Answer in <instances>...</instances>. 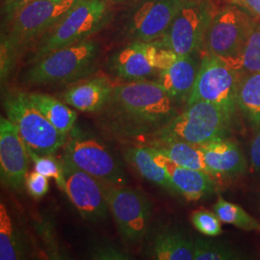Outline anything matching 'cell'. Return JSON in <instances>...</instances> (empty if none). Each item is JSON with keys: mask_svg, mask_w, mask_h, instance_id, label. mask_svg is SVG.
<instances>
[{"mask_svg": "<svg viewBox=\"0 0 260 260\" xmlns=\"http://www.w3.org/2000/svg\"><path fill=\"white\" fill-rule=\"evenodd\" d=\"M195 260H234L240 259V255L229 246L206 239L194 240Z\"/></svg>", "mask_w": 260, "mask_h": 260, "instance_id": "cell-28", "label": "cell"}, {"mask_svg": "<svg viewBox=\"0 0 260 260\" xmlns=\"http://www.w3.org/2000/svg\"><path fill=\"white\" fill-rule=\"evenodd\" d=\"M251 141L250 148V158L251 167L260 173V127Z\"/></svg>", "mask_w": 260, "mask_h": 260, "instance_id": "cell-35", "label": "cell"}, {"mask_svg": "<svg viewBox=\"0 0 260 260\" xmlns=\"http://www.w3.org/2000/svg\"><path fill=\"white\" fill-rule=\"evenodd\" d=\"M112 2H116V3H121V2H124L127 0H111Z\"/></svg>", "mask_w": 260, "mask_h": 260, "instance_id": "cell-36", "label": "cell"}, {"mask_svg": "<svg viewBox=\"0 0 260 260\" xmlns=\"http://www.w3.org/2000/svg\"><path fill=\"white\" fill-rule=\"evenodd\" d=\"M27 150L30 159L34 164L35 171L48 178H53L59 189L65 192L64 173L60 161L55 160L53 156L40 155L29 148H27Z\"/></svg>", "mask_w": 260, "mask_h": 260, "instance_id": "cell-29", "label": "cell"}, {"mask_svg": "<svg viewBox=\"0 0 260 260\" xmlns=\"http://www.w3.org/2000/svg\"><path fill=\"white\" fill-rule=\"evenodd\" d=\"M100 50V44L89 39L57 49L30 64L22 82L43 86L78 81L92 74Z\"/></svg>", "mask_w": 260, "mask_h": 260, "instance_id": "cell-3", "label": "cell"}, {"mask_svg": "<svg viewBox=\"0 0 260 260\" xmlns=\"http://www.w3.org/2000/svg\"><path fill=\"white\" fill-rule=\"evenodd\" d=\"M194 240L174 230L156 233L149 246V255L158 260L194 259Z\"/></svg>", "mask_w": 260, "mask_h": 260, "instance_id": "cell-22", "label": "cell"}, {"mask_svg": "<svg viewBox=\"0 0 260 260\" xmlns=\"http://www.w3.org/2000/svg\"><path fill=\"white\" fill-rule=\"evenodd\" d=\"M221 220L215 212L208 210H197L191 216V222L196 230L206 236H218L222 233Z\"/></svg>", "mask_w": 260, "mask_h": 260, "instance_id": "cell-30", "label": "cell"}, {"mask_svg": "<svg viewBox=\"0 0 260 260\" xmlns=\"http://www.w3.org/2000/svg\"><path fill=\"white\" fill-rule=\"evenodd\" d=\"M29 247L25 234L15 220L7 205H0V259H26Z\"/></svg>", "mask_w": 260, "mask_h": 260, "instance_id": "cell-21", "label": "cell"}, {"mask_svg": "<svg viewBox=\"0 0 260 260\" xmlns=\"http://www.w3.org/2000/svg\"><path fill=\"white\" fill-rule=\"evenodd\" d=\"M114 85L106 76L77 81L61 94L62 101L83 113H98L108 103Z\"/></svg>", "mask_w": 260, "mask_h": 260, "instance_id": "cell-18", "label": "cell"}, {"mask_svg": "<svg viewBox=\"0 0 260 260\" xmlns=\"http://www.w3.org/2000/svg\"><path fill=\"white\" fill-rule=\"evenodd\" d=\"M236 106L254 128L260 127V73L241 75Z\"/></svg>", "mask_w": 260, "mask_h": 260, "instance_id": "cell-25", "label": "cell"}, {"mask_svg": "<svg viewBox=\"0 0 260 260\" xmlns=\"http://www.w3.org/2000/svg\"><path fill=\"white\" fill-rule=\"evenodd\" d=\"M214 1H215V0H214Z\"/></svg>", "mask_w": 260, "mask_h": 260, "instance_id": "cell-37", "label": "cell"}, {"mask_svg": "<svg viewBox=\"0 0 260 260\" xmlns=\"http://www.w3.org/2000/svg\"><path fill=\"white\" fill-rule=\"evenodd\" d=\"M255 20L256 18L233 4L218 8L205 33L202 47L204 54L232 61L241 50Z\"/></svg>", "mask_w": 260, "mask_h": 260, "instance_id": "cell-10", "label": "cell"}, {"mask_svg": "<svg viewBox=\"0 0 260 260\" xmlns=\"http://www.w3.org/2000/svg\"><path fill=\"white\" fill-rule=\"evenodd\" d=\"M109 210L124 242L137 245L149 233L152 205L144 192L126 186L104 185Z\"/></svg>", "mask_w": 260, "mask_h": 260, "instance_id": "cell-9", "label": "cell"}, {"mask_svg": "<svg viewBox=\"0 0 260 260\" xmlns=\"http://www.w3.org/2000/svg\"><path fill=\"white\" fill-rule=\"evenodd\" d=\"M2 102L6 117L17 126L27 148L40 155L52 156L64 147L68 135L47 120L31 102L27 92L6 90Z\"/></svg>", "mask_w": 260, "mask_h": 260, "instance_id": "cell-5", "label": "cell"}, {"mask_svg": "<svg viewBox=\"0 0 260 260\" xmlns=\"http://www.w3.org/2000/svg\"><path fill=\"white\" fill-rule=\"evenodd\" d=\"M240 77L241 74L224 60L205 53L186 106L197 102H208L222 106L233 115Z\"/></svg>", "mask_w": 260, "mask_h": 260, "instance_id": "cell-11", "label": "cell"}, {"mask_svg": "<svg viewBox=\"0 0 260 260\" xmlns=\"http://www.w3.org/2000/svg\"><path fill=\"white\" fill-rule=\"evenodd\" d=\"M63 149L64 156L104 185H127L128 177L121 161L101 140L72 130Z\"/></svg>", "mask_w": 260, "mask_h": 260, "instance_id": "cell-6", "label": "cell"}, {"mask_svg": "<svg viewBox=\"0 0 260 260\" xmlns=\"http://www.w3.org/2000/svg\"><path fill=\"white\" fill-rule=\"evenodd\" d=\"M226 63L241 75L260 73V20H255L238 55Z\"/></svg>", "mask_w": 260, "mask_h": 260, "instance_id": "cell-26", "label": "cell"}, {"mask_svg": "<svg viewBox=\"0 0 260 260\" xmlns=\"http://www.w3.org/2000/svg\"><path fill=\"white\" fill-rule=\"evenodd\" d=\"M80 0H33L1 29L0 77L7 80L19 55L57 24Z\"/></svg>", "mask_w": 260, "mask_h": 260, "instance_id": "cell-2", "label": "cell"}, {"mask_svg": "<svg viewBox=\"0 0 260 260\" xmlns=\"http://www.w3.org/2000/svg\"><path fill=\"white\" fill-rule=\"evenodd\" d=\"M33 0H2L1 1V29L5 28L19 13Z\"/></svg>", "mask_w": 260, "mask_h": 260, "instance_id": "cell-32", "label": "cell"}, {"mask_svg": "<svg viewBox=\"0 0 260 260\" xmlns=\"http://www.w3.org/2000/svg\"><path fill=\"white\" fill-rule=\"evenodd\" d=\"M122 156L130 167L143 178L169 191H174L166 171L158 164L150 146L141 144L125 145L122 149Z\"/></svg>", "mask_w": 260, "mask_h": 260, "instance_id": "cell-20", "label": "cell"}, {"mask_svg": "<svg viewBox=\"0 0 260 260\" xmlns=\"http://www.w3.org/2000/svg\"><path fill=\"white\" fill-rule=\"evenodd\" d=\"M149 146L153 147L178 166L199 170L209 174L199 145L181 140L162 138L151 141Z\"/></svg>", "mask_w": 260, "mask_h": 260, "instance_id": "cell-23", "label": "cell"}, {"mask_svg": "<svg viewBox=\"0 0 260 260\" xmlns=\"http://www.w3.org/2000/svg\"><path fill=\"white\" fill-rule=\"evenodd\" d=\"M98 114L103 132L125 145H149L177 115L176 103L157 81L115 85Z\"/></svg>", "mask_w": 260, "mask_h": 260, "instance_id": "cell-1", "label": "cell"}, {"mask_svg": "<svg viewBox=\"0 0 260 260\" xmlns=\"http://www.w3.org/2000/svg\"><path fill=\"white\" fill-rule=\"evenodd\" d=\"M158 47L157 41H132L112 54L108 63L110 72L125 82L147 80L158 73L155 65Z\"/></svg>", "mask_w": 260, "mask_h": 260, "instance_id": "cell-15", "label": "cell"}, {"mask_svg": "<svg viewBox=\"0 0 260 260\" xmlns=\"http://www.w3.org/2000/svg\"><path fill=\"white\" fill-rule=\"evenodd\" d=\"M28 96L48 121L63 134L68 135L75 128L77 113L64 102L47 93L31 92Z\"/></svg>", "mask_w": 260, "mask_h": 260, "instance_id": "cell-24", "label": "cell"}, {"mask_svg": "<svg viewBox=\"0 0 260 260\" xmlns=\"http://www.w3.org/2000/svg\"><path fill=\"white\" fill-rule=\"evenodd\" d=\"M110 19L105 0H80L40 40L29 57L32 64L57 49L87 40L101 31Z\"/></svg>", "mask_w": 260, "mask_h": 260, "instance_id": "cell-4", "label": "cell"}, {"mask_svg": "<svg viewBox=\"0 0 260 260\" xmlns=\"http://www.w3.org/2000/svg\"><path fill=\"white\" fill-rule=\"evenodd\" d=\"M229 4H233L245 10L252 17L260 19V0H228Z\"/></svg>", "mask_w": 260, "mask_h": 260, "instance_id": "cell-34", "label": "cell"}, {"mask_svg": "<svg viewBox=\"0 0 260 260\" xmlns=\"http://www.w3.org/2000/svg\"><path fill=\"white\" fill-rule=\"evenodd\" d=\"M214 212L223 223H231L243 231H260V223L239 205L219 197L214 205Z\"/></svg>", "mask_w": 260, "mask_h": 260, "instance_id": "cell-27", "label": "cell"}, {"mask_svg": "<svg viewBox=\"0 0 260 260\" xmlns=\"http://www.w3.org/2000/svg\"><path fill=\"white\" fill-rule=\"evenodd\" d=\"M27 147L17 126L6 117L0 119V175L2 184L19 192L25 187L29 168Z\"/></svg>", "mask_w": 260, "mask_h": 260, "instance_id": "cell-14", "label": "cell"}, {"mask_svg": "<svg viewBox=\"0 0 260 260\" xmlns=\"http://www.w3.org/2000/svg\"><path fill=\"white\" fill-rule=\"evenodd\" d=\"M201 62L193 55L178 56L168 69L159 73L160 84L175 103H186L192 93Z\"/></svg>", "mask_w": 260, "mask_h": 260, "instance_id": "cell-19", "label": "cell"}, {"mask_svg": "<svg viewBox=\"0 0 260 260\" xmlns=\"http://www.w3.org/2000/svg\"><path fill=\"white\" fill-rule=\"evenodd\" d=\"M60 163L64 173L66 195L81 217L93 223L106 220L110 210L103 182L76 167L64 155Z\"/></svg>", "mask_w": 260, "mask_h": 260, "instance_id": "cell-12", "label": "cell"}, {"mask_svg": "<svg viewBox=\"0 0 260 260\" xmlns=\"http://www.w3.org/2000/svg\"><path fill=\"white\" fill-rule=\"evenodd\" d=\"M232 117L233 114L218 104L197 102L187 105L153 140L173 138L196 145L205 144L223 137Z\"/></svg>", "mask_w": 260, "mask_h": 260, "instance_id": "cell-8", "label": "cell"}, {"mask_svg": "<svg viewBox=\"0 0 260 260\" xmlns=\"http://www.w3.org/2000/svg\"><path fill=\"white\" fill-rule=\"evenodd\" d=\"M183 0H137L125 15L123 31L132 41L154 42L162 37Z\"/></svg>", "mask_w": 260, "mask_h": 260, "instance_id": "cell-13", "label": "cell"}, {"mask_svg": "<svg viewBox=\"0 0 260 260\" xmlns=\"http://www.w3.org/2000/svg\"><path fill=\"white\" fill-rule=\"evenodd\" d=\"M217 10L214 0H183L159 43L177 56L198 53Z\"/></svg>", "mask_w": 260, "mask_h": 260, "instance_id": "cell-7", "label": "cell"}, {"mask_svg": "<svg viewBox=\"0 0 260 260\" xmlns=\"http://www.w3.org/2000/svg\"><path fill=\"white\" fill-rule=\"evenodd\" d=\"M199 147L212 177H237L245 173L246 158L233 141L218 137Z\"/></svg>", "mask_w": 260, "mask_h": 260, "instance_id": "cell-17", "label": "cell"}, {"mask_svg": "<svg viewBox=\"0 0 260 260\" xmlns=\"http://www.w3.org/2000/svg\"><path fill=\"white\" fill-rule=\"evenodd\" d=\"M48 177L43 176L38 172L29 173L25 178V188L28 194L34 200H40L48 191Z\"/></svg>", "mask_w": 260, "mask_h": 260, "instance_id": "cell-31", "label": "cell"}, {"mask_svg": "<svg viewBox=\"0 0 260 260\" xmlns=\"http://www.w3.org/2000/svg\"><path fill=\"white\" fill-rule=\"evenodd\" d=\"M91 257L98 260H126L131 258L127 253L111 245H103L93 248L91 252Z\"/></svg>", "mask_w": 260, "mask_h": 260, "instance_id": "cell-33", "label": "cell"}, {"mask_svg": "<svg viewBox=\"0 0 260 260\" xmlns=\"http://www.w3.org/2000/svg\"><path fill=\"white\" fill-rule=\"evenodd\" d=\"M151 148L158 164L166 171L174 191L181 194L188 201H199L213 192L215 185L211 175L203 171L178 166L153 147Z\"/></svg>", "mask_w": 260, "mask_h": 260, "instance_id": "cell-16", "label": "cell"}]
</instances>
